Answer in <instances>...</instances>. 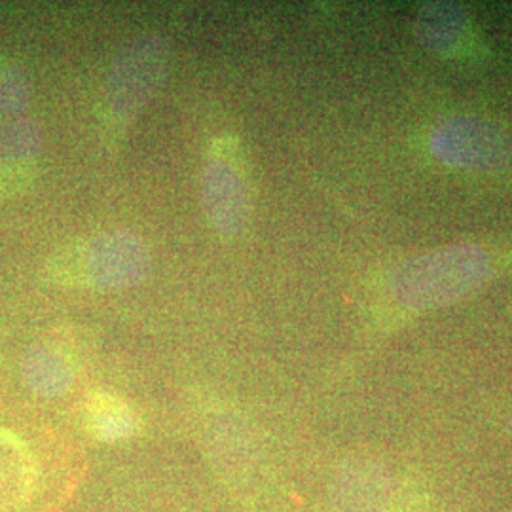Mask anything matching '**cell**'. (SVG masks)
I'll return each mask as SVG.
<instances>
[{"label": "cell", "mask_w": 512, "mask_h": 512, "mask_svg": "<svg viewBox=\"0 0 512 512\" xmlns=\"http://www.w3.org/2000/svg\"><path fill=\"white\" fill-rule=\"evenodd\" d=\"M488 270V258L471 247H454L410 262L399 279L406 304L439 306L476 287Z\"/></svg>", "instance_id": "obj_1"}, {"label": "cell", "mask_w": 512, "mask_h": 512, "mask_svg": "<svg viewBox=\"0 0 512 512\" xmlns=\"http://www.w3.org/2000/svg\"><path fill=\"white\" fill-rule=\"evenodd\" d=\"M344 512H421L420 486L384 463H359L340 478Z\"/></svg>", "instance_id": "obj_2"}, {"label": "cell", "mask_w": 512, "mask_h": 512, "mask_svg": "<svg viewBox=\"0 0 512 512\" xmlns=\"http://www.w3.org/2000/svg\"><path fill=\"white\" fill-rule=\"evenodd\" d=\"M33 463L10 433H0V507H18L31 492Z\"/></svg>", "instance_id": "obj_3"}, {"label": "cell", "mask_w": 512, "mask_h": 512, "mask_svg": "<svg viewBox=\"0 0 512 512\" xmlns=\"http://www.w3.org/2000/svg\"><path fill=\"white\" fill-rule=\"evenodd\" d=\"M448 129L469 145L463 147L439 148L442 156H450V162L465 165H484L486 162L495 164V158H501L505 154V147L501 137L484 126H473L471 122H463L456 126H448Z\"/></svg>", "instance_id": "obj_4"}, {"label": "cell", "mask_w": 512, "mask_h": 512, "mask_svg": "<svg viewBox=\"0 0 512 512\" xmlns=\"http://www.w3.org/2000/svg\"><path fill=\"white\" fill-rule=\"evenodd\" d=\"M92 421L99 435L120 437L122 433L129 431L131 414L116 399L97 395L92 403Z\"/></svg>", "instance_id": "obj_5"}, {"label": "cell", "mask_w": 512, "mask_h": 512, "mask_svg": "<svg viewBox=\"0 0 512 512\" xmlns=\"http://www.w3.org/2000/svg\"><path fill=\"white\" fill-rule=\"evenodd\" d=\"M507 429H509V433H511L512 437V414L509 416V420H507Z\"/></svg>", "instance_id": "obj_6"}]
</instances>
